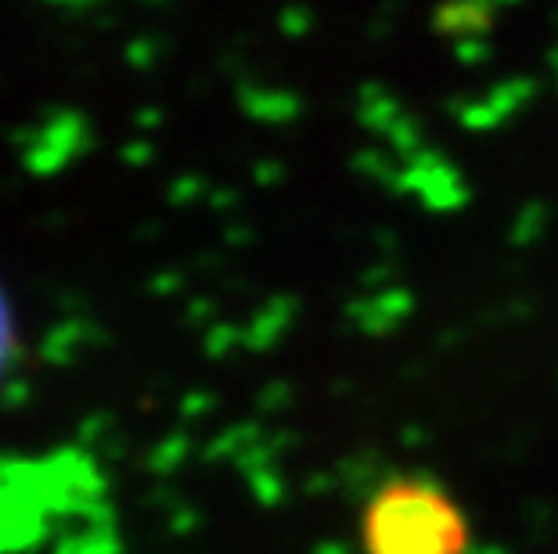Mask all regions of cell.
<instances>
[{
    "mask_svg": "<svg viewBox=\"0 0 558 554\" xmlns=\"http://www.w3.org/2000/svg\"><path fill=\"white\" fill-rule=\"evenodd\" d=\"M361 554H469L472 522L450 490L422 476H397L367 493Z\"/></svg>",
    "mask_w": 558,
    "mask_h": 554,
    "instance_id": "cell-1",
    "label": "cell"
},
{
    "mask_svg": "<svg viewBox=\"0 0 558 554\" xmlns=\"http://www.w3.org/2000/svg\"><path fill=\"white\" fill-rule=\"evenodd\" d=\"M11 346H15V335H11V313H8L4 296H0V374H4L8 360H11Z\"/></svg>",
    "mask_w": 558,
    "mask_h": 554,
    "instance_id": "cell-2",
    "label": "cell"
}]
</instances>
